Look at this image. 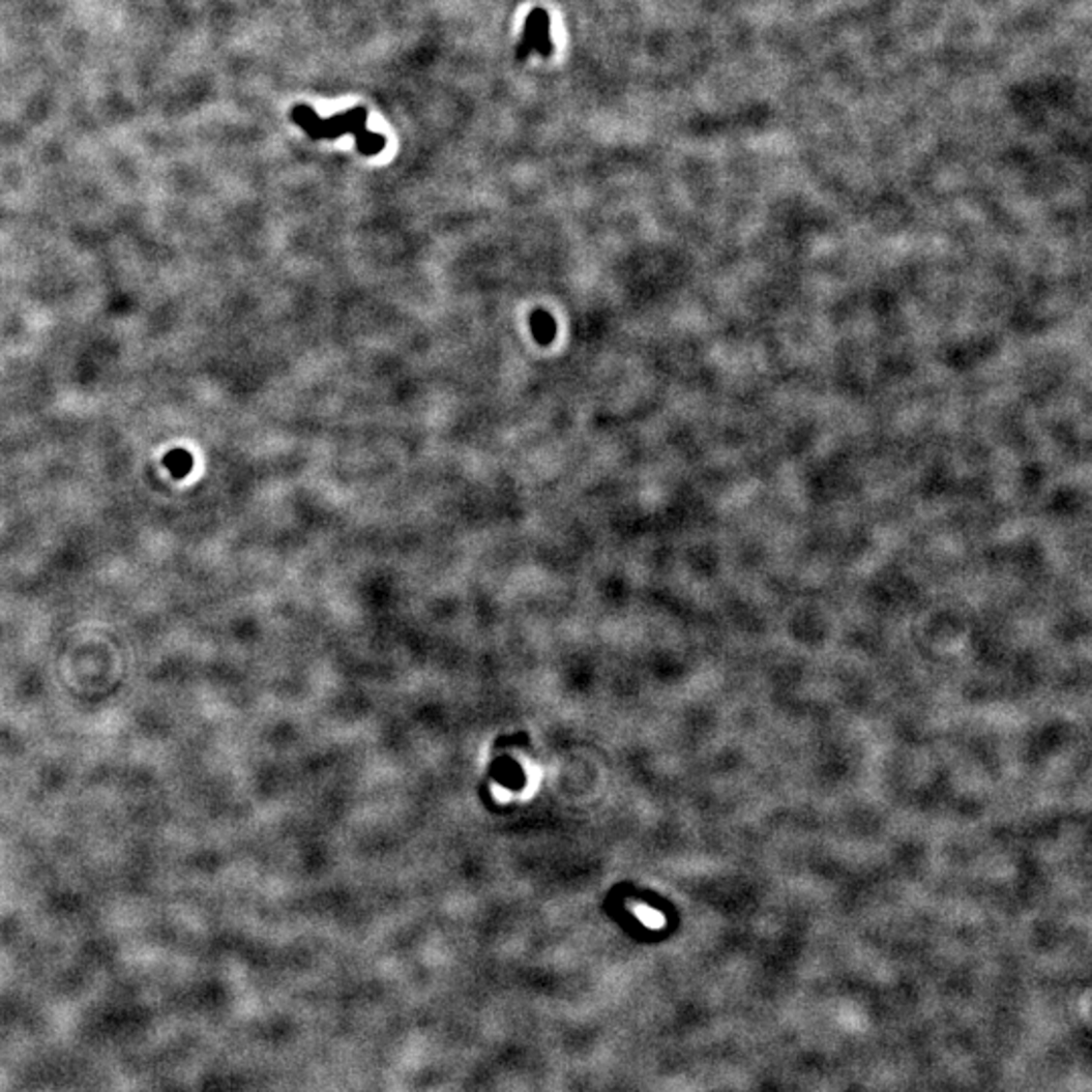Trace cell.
Here are the masks:
<instances>
[{
	"mask_svg": "<svg viewBox=\"0 0 1092 1092\" xmlns=\"http://www.w3.org/2000/svg\"><path fill=\"white\" fill-rule=\"evenodd\" d=\"M165 464H167L169 472H171L175 478H184V476H188L190 470H193V455H190L188 451H184V449H175V451H171V453L167 455Z\"/></svg>",
	"mask_w": 1092,
	"mask_h": 1092,
	"instance_id": "obj_2",
	"label": "cell"
},
{
	"mask_svg": "<svg viewBox=\"0 0 1092 1092\" xmlns=\"http://www.w3.org/2000/svg\"><path fill=\"white\" fill-rule=\"evenodd\" d=\"M530 330L538 345L549 347L557 336V320L544 309H534L530 314Z\"/></svg>",
	"mask_w": 1092,
	"mask_h": 1092,
	"instance_id": "obj_1",
	"label": "cell"
}]
</instances>
